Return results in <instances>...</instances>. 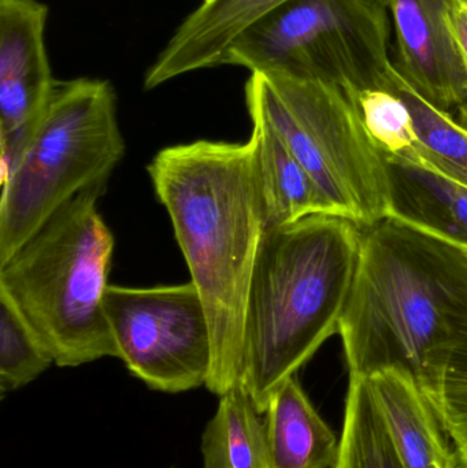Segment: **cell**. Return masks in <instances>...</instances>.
<instances>
[{
	"label": "cell",
	"instance_id": "obj_1",
	"mask_svg": "<svg viewBox=\"0 0 467 468\" xmlns=\"http://www.w3.org/2000/svg\"><path fill=\"white\" fill-rule=\"evenodd\" d=\"M147 170L210 322L206 388L224 395L241 381L247 294L266 230L254 143L172 145Z\"/></svg>",
	"mask_w": 467,
	"mask_h": 468
},
{
	"label": "cell",
	"instance_id": "obj_2",
	"mask_svg": "<svg viewBox=\"0 0 467 468\" xmlns=\"http://www.w3.org/2000/svg\"><path fill=\"white\" fill-rule=\"evenodd\" d=\"M339 335L350 377L400 370L421 385L467 335V250L394 217L362 229Z\"/></svg>",
	"mask_w": 467,
	"mask_h": 468
},
{
	"label": "cell",
	"instance_id": "obj_3",
	"mask_svg": "<svg viewBox=\"0 0 467 468\" xmlns=\"http://www.w3.org/2000/svg\"><path fill=\"white\" fill-rule=\"evenodd\" d=\"M361 237V228L331 214L265 230L247 294L241 373L260 414L339 333Z\"/></svg>",
	"mask_w": 467,
	"mask_h": 468
},
{
	"label": "cell",
	"instance_id": "obj_4",
	"mask_svg": "<svg viewBox=\"0 0 467 468\" xmlns=\"http://www.w3.org/2000/svg\"><path fill=\"white\" fill-rule=\"evenodd\" d=\"M106 189L98 183L80 192L0 263V291L59 367L118 357L103 305L114 252L98 208Z\"/></svg>",
	"mask_w": 467,
	"mask_h": 468
},
{
	"label": "cell",
	"instance_id": "obj_5",
	"mask_svg": "<svg viewBox=\"0 0 467 468\" xmlns=\"http://www.w3.org/2000/svg\"><path fill=\"white\" fill-rule=\"evenodd\" d=\"M356 93L334 82L251 73L246 106L260 114L314 181L326 213L361 229L389 217L387 158L370 136Z\"/></svg>",
	"mask_w": 467,
	"mask_h": 468
},
{
	"label": "cell",
	"instance_id": "obj_6",
	"mask_svg": "<svg viewBox=\"0 0 467 468\" xmlns=\"http://www.w3.org/2000/svg\"><path fill=\"white\" fill-rule=\"evenodd\" d=\"M123 155L112 85L88 77L57 80L32 143L2 181L0 263L66 202L109 183Z\"/></svg>",
	"mask_w": 467,
	"mask_h": 468
},
{
	"label": "cell",
	"instance_id": "obj_7",
	"mask_svg": "<svg viewBox=\"0 0 467 468\" xmlns=\"http://www.w3.org/2000/svg\"><path fill=\"white\" fill-rule=\"evenodd\" d=\"M391 35L386 0H288L236 38L225 65L391 92Z\"/></svg>",
	"mask_w": 467,
	"mask_h": 468
},
{
	"label": "cell",
	"instance_id": "obj_8",
	"mask_svg": "<svg viewBox=\"0 0 467 468\" xmlns=\"http://www.w3.org/2000/svg\"><path fill=\"white\" fill-rule=\"evenodd\" d=\"M103 305L118 359L150 389L181 393L206 387L213 337L192 281L154 288L109 285Z\"/></svg>",
	"mask_w": 467,
	"mask_h": 468
},
{
	"label": "cell",
	"instance_id": "obj_9",
	"mask_svg": "<svg viewBox=\"0 0 467 468\" xmlns=\"http://www.w3.org/2000/svg\"><path fill=\"white\" fill-rule=\"evenodd\" d=\"M47 18L40 0H0L2 181L32 143L57 81L47 54Z\"/></svg>",
	"mask_w": 467,
	"mask_h": 468
},
{
	"label": "cell",
	"instance_id": "obj_10",
	"mask_svg": "<svg viewBox=\"0 0 467 468\" xmlns=\"http://www.w3.org/2000/svg\"><path fill=\"white\" fill-rule=\"evenodd\" d=\"M450 0H386L399 76L433 106L467 104V73L447 24Z\"/></svg>",
	"mask_w": 467,
	"mask_h": 468
},
{
	"label": "cell",
	"instance_id": "obj_11",
	"mask_svg": "<svg viewBox=\"0 0 467 468\" xmlns=\"http://www.w3.org/2000/svg\"><path fill=\"white\" fill-rule=\"evenodd\" d=\"M288 0H203L175 29L144 76V90L202 69L224 66L236 38Z\"/></svg>",
	"mask_w": 467,
	"mask_h": 468
},
{
	"label": "cell",
	"instance_id": "obj_12",
	"mask_svg": "<svg viewBox=\"0 0 467 468\" xmlns=\"http://www.w3.org/2000/svg\"><path fill=\"white\" fill-rule=\"evenodd\" d=\"M367 381L403 468H463L454 442L413 377L386 370Z\"/></svg>",
	"mask_w": 467,
	"mask_h": 468
},
{
	"label": "cell",
	"instance_id": "obj_13",
	"mask_svg": "<svg viewBox=\"0 0 467 468\" xmlns=\"http://www.w3.org/2000/svg\"><path fill=\"white\" fill-rule=\"evenodd\" d=\"M386 158L389 217L467 250V186L424 165Z\"/></svg>",
	"mask_w": 467,
	"mask_h": 468
},
{
	"label": "cell",
	"instance_id": "obj_14",
	"mask_svg": "<svg viewBox=\"0 0 467 468\" xmlns=\"http://www.w3.org/2000/svg\"><path fill=\"white\" fill-rule=\"evenodd\" d=\"M271 468H334L340 440L291 377L271 396L265 411Z\"/></svg>",
	"mask_w": 467,
	"mask_h": 468
},
{
	"label": "cell",
	"instance_id": "obj_15",
	"mask_svg": "<svg viewBox=\"0 0 467 468\" xmlns=\"http://www.w3.org/2000/svg\"><path fill=\"white\" fill-rule=\"evenodd\" d=\"M249 114L266 229L328 214L314 181L287 144L260 114Z\"/></svg>",
	"mask_w": 467,
	"mask_h": 468
},
{
	"label": "cell",
	"instance_id": "obj_16",
	"mask_svg": "<svg viewBox=\"0 0 467 468\" xmlns=\"http://www.w3.org/2000/svg\"><path fill=\"white\" fill-rule=\"evenodd\" d=\"M260 415L241 381L219 396L216 415L203 431V468H271Z\"/></svg>",
	"mask_w": 467,
	"mask_h": 468
},
{
	"label": "cell",
	"instance_id": "obj_17",
	"mask_svg": "<svg viewBox=\"0 0 467 468\" xmlns=\"http://www.w3.org/2000/svg\"><path fill=\"white\" fill-rule=\"evenodd\" d=\"M391 92L405 101L413 117L417 154L411 162L467 186V126L422 98L398 71Z\"/></svg>",
	"mask_w": 467,
	"mask_h": 468
},
{
	"label": "cell",
	"instance_id": "obj_18",
	"mask_svg": "<svg viewBox=\"0 0 467 468\" xmlns=\"http://www.w3.org/2000/svg\"><path fill=\"white\" fill-rule=\"evenodd\" d=\"M334 468H403L367 378L350 377Z\"/></svg>",
	"mask_w": 467,
	"mask_h": 468
},
{
	"label": "cell",
	"instance_id": "obj_19",
	"mask_svg": "<svg viewBox=\"0 0 467 468\" xmlns=\"http://www.w3.org/2000/svg\"><path fill=\"white\" fill-rule=\"evenodd\" d=\"M419 387L467 468V335L439 355Z\"/></svg>",
	"mask_w": 467,
	"mask_h": 468
},
{
	"label": "cell",
	"instance_id": "obj_20",
	"mask_svg": "<svg viewBox=\"0 0 467 468\" xmlns=\"http://www.w3.org/2000/svg\"><path fill=\"white\" fill-rule=\"evenodd\" d=\"M54 363L48 349L25 321L13 300L0 291V392L35 381Z\"/></svg>",
	"mask_w": 467,
	"mask_h": 468
},
{
	"label": "cell",
	"instance_id": "obj_21",
	"mask_svg": "<svg viewBox=\"0 0 467 468\" xmlns=\"http://www.w3.org/2000/svg\"><path fill=\"white\" fill-rule=\"evenodd\" d=\"M365 125L386 156L414 161L417 134L405 101L389 90H364L358 96Z\"/></svg>",
	"mask_w": 467,
	"mask_h": 468
},
{
	"label": "cell",
	"instance_id": "obj_22",
	"mask_svg": "<svg viewBox=\"0 0 467 468\" xmlns=\"http://www.w3.org/2000/svg\"><path fill=\"white\" fill-rule=\"evenodd\" d=\"M447 24L467 73V5L463 0H450L447 5Z\"/></svg>",
	"mask_w": 467,
	"mask_h": 468
},
{
	"label": "cell",
	"instance_id": "obj_23",
	"mask_svg": "<svg viewBox=\"0 0 467 468\" xmlns=\"http://www.w3.org/2000/svg\"><path fill=\"white\" fill-rule=\"evenodd\" d=\"M458 112H460L461 122L467 126V104L466 106L461 107Z\"/></svg>",
	"mask_w": 467,
	"mask_h": 468
},
{
	"label": "cell",
	"instance_id": "obj_24",
	"mask_svg": "<svg viewBox=\"0 0 467 468\" xmlns=\"http://www.w3.org/2000/svg\"><path fill=\"white\" fill-rule=\"evenodd\" d=\"M463 2H465V5H467V0H463Z\"/></svg>",
	"mask_w": 467,
	"mask_h": 468
}]
</instances>
